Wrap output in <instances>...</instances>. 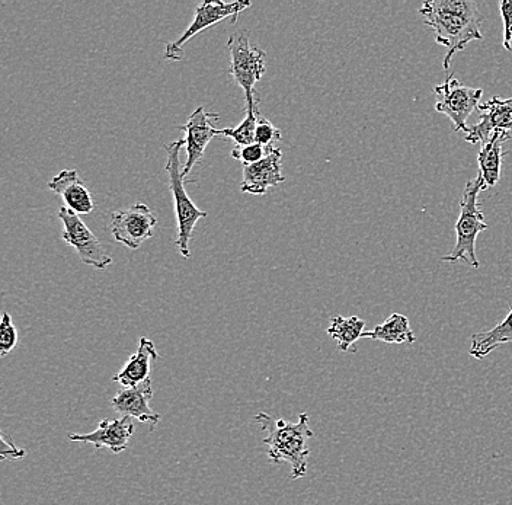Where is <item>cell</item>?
<instances>
[{"label":"cell","mask_w":512,"mask_h":505,"mask_svg":"<svg viewBox=\"0 0 512 505\" xmlns=\"http://www.w3.org/2000/svg\"><path fill=\"white\" fill-rule=\"evenodd\" d=\"M59 219L64 226L63 239L66 244L73 246L78 251L80 261L91 265L96 270H105L112 264L111 255L105 251L104 246L98 241L94 233L82 222L79 214L72 212L67 207L59 210Z\"/></svg>","instance_id":"ba28073f"},{"label":"cell","mask_w":512,"mask_h":505,"mask_svg":"<svg viewBox=\"0 0 512 505\" xmlns=\"http://www.w3.org/2000/svg\"><path fill=\"white\" fill-rule=\"evenodd\" d=\"M18 344V331L8 312H3L0 321V356L6 357Z\"/></svg>","instance_id":"603a6c76"},{"label":"cell","mask_w":512,"mask_h":505,"mask_svg":"<svg viewBox=\"0 0 512 505\" xmlns=\"http://www.w3.org/2000/svg\"><path fill=\"white\" fill-rule=\"evenodd\" d=\"M159 359L155 343L147 337H140L137 341L136 354H133L124 364L123 369L112 377V382L120 383L124 388L142 385L150 379V363Z\"/></svg>","instance_id":"2e32d148"},{"label":"cell","mask_w":512,"mask_h":505,"mask_svg":"<svg viewBox=\"0 0 512 505\" xmlns=\"http://www.w3.org/2000/svg\"><path fill=\"white\" fill-rule=\"evenodd\" d=\"M434 94L437 97L435 111L450 118L454 131H466L467 118L478 110L483 91L464 86L454 76H447L441 85L434 86Z\"/></svg>","instance_id":"52a82bcc"},{"label":"cell","mask_w":512,"mask_h":505,"mask_svg":"<svg viewBox=\"0 0 512 505\" xmlns=\"http://www.w3.org/2000/svg\"><path fill=\"white\" fill-rule=\"evenodd\" d=\"M158 219L146 204H134L128 209L117 210L111 216V233L115 241L130 249H139L144 241L152 238Z\"/></svg>","instance_id":"9c48e42d"},{"label":"cell","mask_w":512,"mask_h":505,"mask_svg":"<svg viewBox=\"0 0 512 505\" xmlns=\"http://www.w3.org/2000/svg\"><path fill=\"white\" fill-rule=\"evenodd\" d=\"M510 133H494L478 153L479 174L485 181V187L491 188L501 180L502 161H504V143L510 140Z\"/></svg>","instance_id":"e0dca14e"},{"label":"cell","mask_w":512,"mask_h":505,"mask_svg":"<svg viewBox=\"0 0 512 505\" xmlns=\"http://www.w3.org/2000/svg\"><path fill=\"white\" fill-rule=\"evenodd\" d=\"M53 193L63 198L67 209L76 214H89L94 210V200L91 193L85 187V182L80 180L78 171L66 169L53 178L47 185Z\"/></svg>","instance_id":"9a60e30c"},{"label":"cell","mask_w":512,"mask_h":505,"mask_svg":"<svg viewBox=\"0 0 512 505\" xmlns=\"http://www.w3.org/2000/svg\"><path fill=\"white\" fill-rule=\"evenodd\" d=\"M281 140V131L267 118L259 117L256 127L255 142L267 147H275L274 143Z\"/></svg>","instance_id":"cb8c5ba5"},{"label":"cell","mask_w":512,"mask_h":505,"mask_svg":"<svg viewBox=\"0 0 512 505\" xmlns=\"http://www.w3.org/2000/svg\"><path fill=\"white\" fill-rule=\"evenodd\" d=\"M275 149L277 147L262 146L259 143L249 146H236L232 150V158L242 163L243 166H251L267 158Z\"/></svg>","instance_id":"7402d4cb"},{"label":"cell","mask_w":512,"mask_h":505,"mask_svg":"<svg viewBox=\"0 0 512 505\" xmlns=\"http://www.w3.org/2000/svg\"><path fill=\"white\" fill-rule=\"evenodd\" d=\"M251 2H216V0H206L195 8V17L192 19L190 27L174 43H169L165 50L166 60H175L179 62L184 57V46L192 37L214 27L224 19H232L233 24L238 21V17L245 9L251 8Z\"/></svg>","instance_id":"8992f818"},{"label":"cell","mask_w":512,"mask_h":505,"mask_svg":"<svg viewBox=\"0 0 512 505\" xmlns=\"http://www.w3.org/2000/svg\"><path fill=\"white\" fill-rule=\"evenodd\" d=\"M364 328H366V322L358 316H345L336 315L331 319V325L328 328V335L338 344V350L342 353H355L354 344L357 343L360 338H363Z\"/></svg>","instance_id":"ffe728a7"},{"label":"cell","mask_w":512,"mask_h":505,"mask_svg":"<svg viewBox=\"0 0 512 505\" xmlns=\"http://www.w3.org/2000/svg\"><path fill=\"white\" fill-rule=\"evenodd\" d=\"M227 49L230 51V73L242 88L246 102L256 99L255 83L267 72V53L251 46L248 30H240L230 35Z\"/></svg>","instance_id":"5b68a950"},{"label":"cell","mask_w":512,"mask_h":505,"mask_svg":"<svg viewBox=\"0 0 512 505\" xmlns=\"http://www.w3.org/2000/svg\"><path fill=\"white\" fill-rule=\"evenodd\" d=\"M153 398L152 379L134 388H124L111 399L112 408L123 417L136 418L140 423L149 424L150 430H155L162 417L149 407Z\"/></svg>","instance_id":"4fadbf2b"},{"label":"cell","mask_w":512,"mask_h":505,"mask_svg":"<svg viewBox=\"0 0 512 505\" xmlns=\"http://www.w3.org/2000/svg\"><path fill=\"white\" fill-rule=\"evenodd\" d=\"M281 158H283V153L280 149H275L261 162L243 166V181L240 191L252 194V196H264L268 188L283 184L286 178L281 172Z\"/></svg>","instance_id":"5bb4252c"},{"label":"cell","mask_w":512,"mask_h":505,"mask_svg":"<svg viewBox=\"0 0 512 505\" xmlns=\"http://www.w3.org/2000/svg\"><path fill=\"white\" fill-rule=\"evenodd\" d=\"M259 117L261 114H259L258 101L252 99V101L246 102V117L243 118L242 123L236 127L216 129V136L229 137V139L235 140L238 146L254 145Z\"/></svg>","instance_id":"44dd1931"},{"label":"cell","mask_w":512,"mask_h":505,"mask_svg":"<svg viewBox=\"0 0 512 505\" xmlns=\"http://www.w3.org/2000/svg\"><path fill=\"white\" fill-rule=\"evenodd\" d=\"M0 443H2V450H0L2 460H16L25 457V450L18 449L14 441L8 440L5 433L0 434Z\"/></svg>","instance_id":"484cf974"},{"label":"cell","mask_w":512,"mask_h":505,"mask_svg":"<svg viewBox=\"0 0 512 505\" xmlns=\"http://www.w3.org/2000/svg\"><path fill=\"white\" fill-rule=\"evenodd\" d=\"M184 146V139L174 140L165 146L166 155H168L165 169L168 174L169 190H171L172 200H174L176 222H178V238H176L175 245L178 246L182 257L190 258V241L195 225L198 220L204 219L208 214L198 209L185 191V177L182 175L181 161H179V155Z\"/></svg>","instance_id":"277c9868"},{"label":"cell","mask_w":512,"mask_h":505,"mask_svg":"<svg viewBox=\"0 0 512 505\" xmlns=\"http://www.w3.org/2000/svg\"><path fill=\"white\" fill-rule=\"evenodd\" d=\"M482 190H486L482 175L478 174V177L467 182L460 200V216L456 222V245L450 254L441 258L444 262L456 264L464 261L473 268L480 267L476 257V239L480 232L489 229L479 207L478 197Z\"/></svg>","instance_id":"3957f363"},{"label":"cell","mask_w":512,"mask_h":505,"mask_svg":"<svg viewBox=\"0 0 512 505\" xmlns=\"http://www.w3.org/2000/svg\"><path fill=\"white\" fill-rule=\"evenodd\" d=\"M254 421L268 433L262 443L268 447L267 455L271 462L290 463V478L294 481L306 476L310 455L307 441L315 437V431L309 425V415L303 412L297 423H287L283 418H272L265 412H259Z\"/></svg>","instance_id":"7a4b0ae2"},{"label":"cell","mask_w":512,"mask_h":505,"mask_svg":"<svg viewBox=\"0 0 512 505\" xmlns=\"http://www.w3.org/2000/svg\"><path fill=\"white\" fill-rule=\"evenodd\" d=\"M480 118L478 123L473 126H467L466 142L476 145L482 143L485 145L492 134L508 133L512 130V97L502 99L499 97H492L489 101L483 102L478 105Z\"/></svg>","instance_id":"30bf717a"},{"label":"cell","mask_w":512,"mask_h":505,"mask_svg":"<svg viewBox=\"0 0 512 505\" xmlns=\"http://www.w3.org/2000/svg\"><path fill=\"white\" fill-rule=\"evenodd\" d=\"M211 120L219 121V113H207L201 105L188 118L184 126L179 127L185 133V147H187V163L182 169V175H190L192 168L203 159L208 143L216 136V129Z\"/></svg>","instance_id":"8fae6325"},{"label":"cell","mask_w":512,"mask_h":505,"mask_svg":"<svg viewBox=\"0 0 512 505\" xmlns=\"http://www.w3.org/2000/svg\"><path fill=\"white\" fill-rule=\"evenodd\" d=\"M363 337L386 344H414L416 341L408 316L393 313L382 325L364 332Z\"/></svg>","instance_id":"d6986e66"},{"label":"cell","mask_w":512,"mask_h":505,"mask_svg":"<svg viewBox=\"0 0 512 505\" xmlns=\"http://www.w3.org/2000/svg\"><path fill=\"white\" fill-rule=\"evenodd\" d=\"M512 343V309L505 316L501 324L494 326L486 332L472 335L469 356L473 359L483 360L501 345Z\"/></svg>","instance_id":"ac0fdd59"},{"label":"cell","mask_w":512,"mask_h":505,"mask_svg":"<svg viewBox=\"0 0 512 505\" xmlns=\"http://www.w3.org/2000/svg\"><path fill=\"white\" fill-rule=\"evenodd\" d=\"M502 22H504V49L512 51V0H501L499 2Z\"/></svg>","instance_id":"d4e9b609"},{"label":"cell","mask_w":512,"mask_h":505,"mask_svg":"<svg viewBox=\"0 0 512 505\" xmlns=\"http://www.w3.org/2000/svg\"><path fill=\"white\" fill-rule=\"evenodd\" d=\"M425 24L434 31L435 41L446 47L443 67L448 70L453 56L472 41L482 40L483 17L473 0H427L419 9Z\"/></svg>","instance_id":"6da1fadb"},{"label":"cell","mask_w":512,"mask_h":505,"mask_svg":"<svg viewBox=\"0 0 512 505\" xmlns=\"http://www.w3.org/2000/svg\"><path fill=\"white\" fill-rule=\"evenodd\" d=\"M136 427L128 417L118 420H102L98 428L89 434H69V439L75 443L92 444L96 449L111 450L114 455H120L127 449L128 441L133 437Z\"/></svg>","instance_id":"7c38bea8"}]
</instances>
